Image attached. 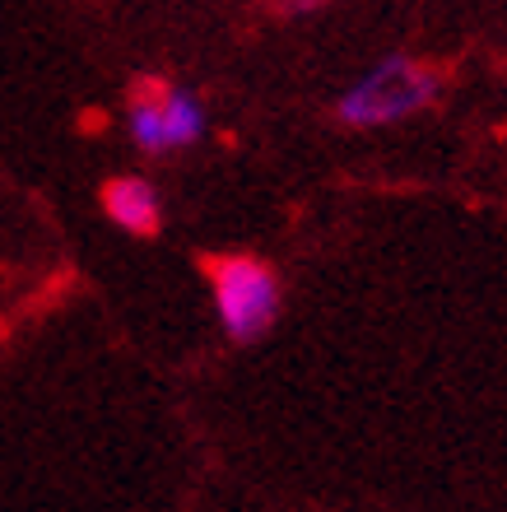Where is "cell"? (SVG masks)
Instances as JSON below:
<instances>
[{
  "instance_id": "1",
  "label": "cell",
  "mask_w": 507,
  "mask_h": 512,
  "mask_svg": "<svg viewBox=\"0 0 507 512\" xmlns=\"http://www.w3.org/2000/svg\"><path fill=\"white\" fill-rule=\"evenodd\" d=\"M442 98V75L419 66L405 52L382 56L363 80H354L345 94L335 98V122L354 126V131H373V126H396L414 112L433 108Z\"/></svg>"
},
{
  "instance_id": "2",
  "label": "cell",
  "mask_w": 507,
  "mask_h": 512,
  "mask_svg": "<svg viewBox=\"0 0 507 512\" xmlns=\"http://www.w3.org/2000/svg\"><path fill=\"white\" fill-rule=\"evenodd\" d=\"M205 270H210L219 322H224L233 345H252V340H261L270 326L280 322V308H284L280 280H275V270L261 256H247V252L205 256Z\"/></svg>"
},
{
  "instance_id": "3",
  "label": "cell",
  "mask_w": 507,
  "mask_h": 512,
  "mask_svg": "<svg viewBox=\"0 0 507 512\" xmlns=\"http://www.w3.org/2000/svg\"><path fill=\"white\" fill-rule=\"evenodd\" d=\"M103 210L112 224H121L135 238H154L163 229V205L159 191L145 177H107L103 182Z\"/></svg>"
},
{
  "instance_id": "4",
  "label": "cell",
  "mask_w": 507,
  "mask_h": 512,
  "mask_svg": "<svg viewBox=\"0 0 507 512\" xmlns=\"http://www.w3.org/2000/svg\"><path fill=\"white\" fill-rule=\"evenodd\" d=\"M159 108H163V131H168V149H187L196 145L205 135V103L196 89L187 84H173L159 94Z\"/></svg>"
},
{
  "instance_id": "5",
  "label": "cell",
  "mask_w": 507,
  "mask_h": 512,
  "mask_svg": "<svg viewBox=\"0 0 507 512\" xmlns=\"http://www.w3.org/2000/svg\"><path fill=\"white\" fill-rule=\"evenodd\" d=\"M163 84H140L131 98V140L145 154H168V131H163V108H159Z\"/></svg>"
}]
</instances>
